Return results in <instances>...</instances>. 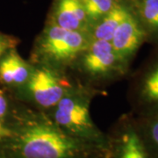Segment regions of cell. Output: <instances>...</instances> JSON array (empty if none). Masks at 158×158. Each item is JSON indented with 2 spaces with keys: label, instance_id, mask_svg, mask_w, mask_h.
<instances>
[{
  "label": "cell",
  "instance_id": "cell-1",
  "mask_svg": "<svg viewBox=\"0 0 158 158\" xmlns=\"http://www.w3.org/2000/svg\"><path fill=\"white\" fill-rule=\"evenodd\" d=\"M85 144L42 113H28L18 134L22 158H80Z\"/></svg>",
  "mask_w": 158,
  "mask_h": 158
},
{
  "label": "cell",
  "instance_id": "cell-2",
  "mask_svg": "<svg viewBox=\"0 0 158 158\" xmlns=\"http://www.w3.org/2000/svg\"><path fill=\"white\" fill-rule=\"evenodd\" d=\"M90 40L89 33L69 31L51 21L37 40L34 61L58 70L77 60Z\"/></svg>",
  "mask_w": 158,
  "mask_h": 158
},
{
  "label": "cell",
  "instance_id": "cell-3",
  "mask_svg": "<svg viewBox=\"0 0 158 158\" xmlns=\"http://www.w3.org/2000/svg\"><path fill=\"white\" fill-rule=\"evenodd\" d=\"M91 94L81 87L70 86L53 110L51 118L70 135L82 141H96L99 132L90 113Z\"/></svg>",
  "mask_w": 158,
  "mask_h": 158
},
{
  "label": "cell",
  "instance_id": "cell-4",
  "mask_svg": "<svg viewBox=\"0 0 158 158\" xmlns=\"http://www.w3.org/2000/svg\"><path fill=\"white\" fill-rule=\"evenodd\" d=\"M25 85L33 101L44 109L55 107L71 86L60 76L58 70L42 65L34 68Z\"/></svg>",
  "mask_w": 158,
  "mask_h": 158
},
{
  "label": "cell",
  "instance_id": "cell-5",
  "mask_svg": "<svg viewBox=\"0 0 158 158\" xmlns=\"http://www.w3.org/2000/svg\"><path fill=\"white\" fill-rule=\"evenodd\" d=\"M81 67L89 76L100 78L121 69L123 61L113 49L111 41L92 40L79 56Z\"/></svg>",
  "mask_w": 158,
  "mask_h": 158
},
{
  "label": "cell",
  "instance_id": "cell-6",
  "mask_svg": "<svg viewBox=\"0 0 158 158\" xmlns=\"http://www.w3.org/2000/svg\"><path fill=\"white\" fill-rule=\"evenodd\" d=\"M51 21L69 31L90 34V23L80 0H57Z\"/></svg>",
  "mask_w": 158,
  "mask_h": 158
},
{
  "label": "cell",
  "instance_id": "cell-7",
  "mask_svg": "<svg viewBox=\"0 0 158 158\" xmlns=\"http://www.w3.org/2000/svg\"><path fill=\"white\" fill-rule=\"evenodd\" d=\"M143 40V30L133 15L129 13L116 29L111 43L115 53L125 62L137 50Z\"/></svg>",
  "mask_w": 158,
  "mask_h": 158
},
{
  "label": "cell",
  "instance_id": "cell-8",
  "mask_svg": "<svg viewBox=\"0 0 158 158\" xmlns=\"http://www.w3.org/2000/svg\"><path fill=\"white\" fill-rule=\"evenodd\" d=\"M34 68L16 51L11 49L0 59V82L8 85H25Z\"/></svg>",
  "mask_w": 158,
  "mask_h": 158
},
{
  "label": "cell",
  "instance_id": "cell-9",
  "mask_svg": "<svg viewBox=\"0 0 158 158\" xmlns=\"http://www.w3.org/2000/svg\"><path fill=\"white\" fill-rule=\"evenodd\" d=\"M130 12L120 5H116L104 17L95 22L90 29L92 40H104L111 41L116 29Z\"/></svg>",
  "mask_w": 158,
  "mask_h": 158
},
{
  "label": "cell",
  "instance_id": "cell-10",
  "mask_svg": "<svg viewBox=\"0 0 158 158\" xmlns=\"http://www.w3.org/2000/svg\"><path fill=\"white\" fill-rule=\"evenodd\" d=\"M121 158H147L140 137L135 131L125 133L121 140Z\"/></svg>",
  "mask_w": 158,
  "mask_h": 158
},
{
  "label": "cell",
  "instance_id": "cell-11",
  "mask_svg": "<svg viewBox=\"0 0 158 158\" xmlns=\"http://www.w3.org/2000/svg\"><path fill=\"white\" fill-rule=\"evenodd\" d=\"M90 23V27L107 14L116 6L115 0H80Z\"/></svg>",
  "mask_w": 158,
  "mask_h": 158
},
{
  "label": "cell",
  "instance_id": "cell-12",
  "mask_svg": "<svg viewBox=\"0 0 158 158\" xmlns=\"http://www.w3.org/2000/svg\"><path fill=\"white\" fill-rule=\"evenodd\" d=\"M142 96L148 101L158 102V66L152 69L144 79Z\"/></svg>",
  "mask_w": 158,
  "mask_h": 158
},
{
  "label": "cell",
  "instance_id": "cell-13",
  "mask_svg": "<svg viewBox=\"0 0 158 158\" xmlns=\"http://www.w3.org/2000/svg\"><path fill=\"white\" fill-rule=\"evenodd\" d=\"M141 12L145 22L151 28L158 30V0H143Z\"/></svg>",
  "mask_w": 158,
  "mask_h": 158
},
{
  "label": "cell",
  "instance_id": "cell-14",
  "mask_svg": "<svg viewBox=\"0 0 158 158\" xmlns=\"http://www.w3.org/2000/svg\"><path fill=\"white\" fill-rule=\"evenodd\" d=\"M16 45V39L0 33V59L6 52L13 49Z\"/></svg>",
  "mask_w": 158,
  "mask_h": 158
},
{
  "label": "cell",
  "instance_id": "cell-15",
  "mask_svg": "<svg viewBox=\"0 0 158 158\" xmlns=\"http://www.w3.org/2000/svg\"><path fill=\"white\" fill-rule=\"evenodd\" d=\"M149 134H150V138L154 142V144L158 148V117L155 118L150 124L149 127Z\"/></svg>",
  "mask_w": 158,
  "mask_h": 158
},
{
  "label": "cell",
  "instance_id": "cell-16",
  "mask_svg": "<svg viewBox=\"0 0 158 158\" xmlns=\"http://www.w3.org/2000/svg\"><path fill=\"white\" fill-rule=\"evenodd\" d=\"M7 109H8V103H7L4 92L0 90V120L6 116Z\"/></svg>",
  "mask_w": 158,
  "mask_h": 158
},
{
  "label": "cell",
  "instance_id": "cell-17",
  "mask_svg": "<svg viewBox=\"0 0 158 158\" xmlns=\"http://www.w3.org/2000/svg\"><path fill=\"white\" fill-rule=\"evenodd\" d=\"M7 135H9V131L0 124V136H5Z\"/></svg>",
  "mask_w": 158,
  "mask_h": 158
}]
</instances>
